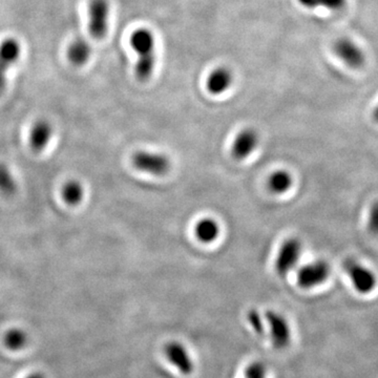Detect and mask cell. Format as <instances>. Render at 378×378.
I'll list each match as a JSON object with an SVG mask.
<instances>
[{"label":"cell","mask_w":378,"mask_h":378,"mask_svg":"<svg viewBox=\"0 0 378 378\" xmlns=\"http://www.w3.org/2000/svg\"><path fill=\"white\" fill-rule=\"evenodd\" d=\"M195 233L202 243H212L220 235V225L212 218H204L196 224Z\"/></svg>","instance_id":"14"},{"label":"cell","mask_w":378,"mask_h":378,"mask_svg":"<svg viewBox=\"0 0 378 378\" xmlns=\"http://www.w3.org/2000/svg\"><path fill=\"white\" fill-rule=\"evenodd\" d=\"M301 242L295 237H291L283 243L276 261V270L280 276H287L294 269L301 258Z\"/></svg>","instance_id":"4"},{"label":"cell","mask_w":378,"mask_h":378,"mask_svg":"<svg viewBox=\"0 0 378 378\" xmlns=\"http://www.w3.org/2000/svg\"><path fill=\"white\" fill-rule=\"evenodd\" d=\"M267 371H266L265 365L261 363H252L246 368L245 377L246 378H266Z\"/></svg>","instance_id":"22"},{"label":"cell","mask_w":378,"mask_h":378,"mask_svg":"<svg viewBox=\"0 0 378 378\" xmlns=\"http://www.w3.org/2000/svg\"><path fill=\"white\" fill-rule=\"evenodd\" d=\"M345 270L350 276L353 286L359 293L367 294L375 288L377 283L375 274L359 262L349 260L345 263Z\"/></svg>","instance_id":"5"},{"label":"cell","mask_w":378,"mask_h":378,"mask_svg":"<svg viewBox=\"0 0 378 378\" xmlns=\"http://www.w3.org/2000/svg\"><path fill=\"white\" fill-rule=\"evenodd\" d=\"M259 135L252 129H243L235 138L231 148V155L237 161L245 160L259 145Z\"/></svg>","instance_id":"11"},{"label":"cell","mask_w":378,"mask_h":378,"mask_svg":"<svg viewBox=\"0 0 378 378\" xmlns=\"http://www.w3.org/2000/svg\"><path fill=\"white\" fill-rule=\"evenodd\" d=\"M333 52L344 63L352 69H359L365 65V55L363 49L354 41L347 37H342L336 41Z\"/></svg>","instance_id":"7"},{"label":"cell","mask_w":378,"mask_h":378,"mask_svg":"<svg viewBox=\"0 0 378 378\" xmlns=\"http://www.w3.org/2000/svg\"><path fill=\"white\" fill-rule=\"evenodd\" d=\"M53 126L45 120H39L30 131L29 144L35 152H42L49 146L53 138Z\"/></svg>","instance_id":"12"},{"label":"cell","mask_w":378,"mask_h":378,"mask_svg":"<svg viewBox=\"0 0 378 378\" xmlns=\"http://www.w3.org/2000/svg\"><path fill=\"white\" fill-rule=\"evenodd\" d=\"M133 164L138 171L152 175H165L171 169V161L165 155L144 150H140L134 155Z\"/></svg>","instance_id":"3"},{"label":"cell","mask_w":378,"mask_h":378,"mask_svg":"<svg viewBox=\"0 0 378 378\" xmlns=\"http://www.w3.org/2000/svg\"><path fill=\"white\" fill-rule=\"evenodd\" d=\"M109 14L107 0H90L88 5V30L95 39H103L107 35Z\"/></svg>","instance_id":"2"},{"label":"cell","mask_w":378,"mask_h":378,"mask_svg":"<svg viewBox=\"0 0 378 378\" xmlns=\"http://www.w3.org/2000/svg\"><path fill=\"white\" fill-rule=\"evenodd\" d=\"M24 378H47V376L40 372H33V373L29 374L26 377Z\"/></svg>","instance_id":"24"},{"label":"cell","mask_w":378,"mask_h":378,"mask_svg":"<svg viewBox=\"0 0 378 378\" xmlns=\"http://www.w3.org/2000/svg\"><path fill=\"white\" fill-rule=\"evenodd\" d=\"M265 319L269 325L270 338L276 349H284L288 346L291 340V330L287 320L278 312H266Z\"/></svg>","instance_id":"8"},{"label":"cell","mask_w":378,"mask_h":378,"mask_svg":"<svg viewBox=\"0 0 378 378\" xmlns=\"http://www.w3.org/2000/svg\"><path fill=\"white\" fill-rule=\"evenodd\" d=\"M90 55H92V49H90V43L82 38L76 39L70 45L69 51H68L70 61L76 67H82L86 65L90 60Z\"/></svg>","instance_id":"15"},{"label":"cell","mask_w":378,"mask_h":378,"mask_svg":"<svg viewBox=\"0 0 378 378\" xmlns=\"http://www.w3.org/2000/svg\"><path fill=\"white\" fill-rule=\"evenodd\" d=\"M22 47L15 39L9 38L0 45V92L7 84V72L19 59Z\"/></svg>","instance_id":"9"},{"label":"cell","mask_w":378,"mask_h":378,"mask_svg":"<svg viewBox=\"0 0 378 378\" xmlns=\"http://www.w3.org/2000/svg\"><path fill=\"white\" fill-rule=\"evenodd\" d=\"M330 267L326 262L317 261L303 266L297 272V283L304 289L314 288L329 278Z\"/></svg>","instance_id":"6"},{"label":"cell","mask_w":378,"mask_h":378,"mask_svg":"<svg viewBox=\"0 0 378 378\" xmlns=\"http://www.w3.org/2000/svg\"><path fill=\"white\" fill-rule=\"evenodd\" d=\"M297 1L306 9L324 8L332 12L342 11L347 5V0H297Z\"/></svg>","instance_id":"20"},{"label":"cell","mask_w":378,"mask_h":378,"mask_svg":"<svg viewBox=\"0 0 378 378\" xmlns=\"http://www.w3.org/2000/svg\"><path fill=\"white\" fill-rule=\"evenodd\" d=\"M28 342V334L24 330L19 329V328H13V329L9 330L3 338L6 347L11 351L22 350L26 348Z\"/></svg>","instance_id":"18"},{"label":"cell","mask_w":378,"mask_h":378,"mask_svg":"<svg viewBox=\"0 0 378 378\" xmlns=\"http://www.w3.org/2000/svg\"><path fill=\"white\" fill-rule=\"evenodd\" d=\"M292 184V175L287 171H274L268 179V188L274 195H283L287 193Z\"/></svg>","instance_id":"17"},{"label":"cell","mask_w":378,"mask_h":378,"mask_svg":"<svg viewBox=\"0 0 378 378\" xmlns=\"http://www.w3.org/2000/svg\"><path fill=\"white\" fill-rule=\"evenodd\" d=\"M84 185L77 180H70L65 182L61 188V197L65 204L69 206H78L84 199Z\"/></svg>","instance_id":"16"},{"label":"cell","mask_w":378,"mask_h":378,"mask_svg":"<svg viewBox=\"0 0 378 378\" xmlns=\"http://www.w3.org/2000/svg\"><path fill=\"white\" fill-rule=\"evenodd\" d=\"M17 191V182L11 169L0 163V194L11 197Z\"/></svg>","instance_id":"19"},{"label":"cell","mask_w":378,"mask_h":378,"mask_svg":"<svg viewBox=\"0 0 378 378\" xmlns=\"http://www.w3.org/2000/svg\"><path fill=\"white\" fill-rule=\"evenodd\" d=\"M368 227L372 235H378V202L374 203L370 210Z\"/></svg>","instance_id":"23"},{"label":"cell","mask_w":378,"mask_h":378,"mask_svg":"<svg viewBox=\"0 0 378 378\" xmlns=\"http://www.w3.org/2000/svg\"><path fill=\"white\" fill-rule=\"evenodd\" d=\"M164 354L169 363L177 368L182 374L189 375L193 373L195 369L193 359L188 353L187 349L181 342H169L164 347Z\"/></svg>","instance_id":"10"},{"label":"cell","mask_w":378,"mask_h":378,"mask_svg":"<svg viewBox=\"0 0 378 378\" xmlns=\"http://www.w3.org/2000/svg\"><path fill=\"white\" fill-rule=\"evenodd\" d=\"M131 45L138 54L136 76L140 81H148L154 73L156 65L155 37L148 29H138L131 37Z\"/></svg>","instance_id":"1"},{"label":"cell","mask_w":378,"mask_h":378,"mask_svg":"<svg viewBox=\"0 0 378 378\" xmlns=\"http://www.w3.org/2000/svg\"><path fill=\"white\" fill-rule=\"evenodd\" d=\"M373 118L374 120H375L376 122L378 123V105L375 107V109H374L373 111Z\"/></svg>","instance_id":"25"},{"label":"cell","mask_w":378,"mask_h":378,"mask_svg":"<svg viewBox=\"0 0 378 378\" xmlns=\"http://www.w3.org/2000/svg\"><path fill=\"white\" fill-rule=\"evenodd\" d=\"M233 84V74L226 68L214 70L206 82L208 92L212 95H221L226 92Z\"/></svg>","instance_id":"13"},{"label":"cell","mask_w":378,"mask_h":378,"mask_svg":"<svg viewBox=\"0 0 378 378\" xmlns=\"http://www.w3.org/2000/svg\"><path fill=\"white\" fill-rule=\"evenodd\" d=\"M248 323L251 326L253 331L257 334H264L265 332V327H264L263 320H262L261 314L258 312V310L251 309L249 310L247 314Z\"/></svg>","instance_id":"21"}]
</instances>
